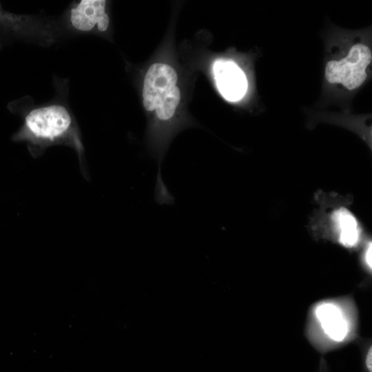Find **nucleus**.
<instances>
[{"label": "nucleus", "mask_w": 372, "mask_h": 372, "mask_svg": "<svg viewBox=\"0 0 372 372\" xmlns=\"http://www.w3.org/2000/svg\"><path fill=\"white\" fill-rule=\"evenodd\" d=\"M214 79L221 95L236 102L246 94L247 80L243 71L232 61L218 59L213 66Z\"/></svg>", "instance_id": "obj_4"}, {"label": "nucleus", "mask_w": 372, "mask_h": 372, "mask_svg": "<svg viewBox=\"0 0 372 372\" xmlns=\"http://www.w3.org/2000/svg\"><path fill=\"white\" fill-rule=\"evenodd\" d=\"M372 347H371L368 350L366 359L365 364L369 372H372Z\"/></svg>", "instance_id": "obj_8"}, {"label": "nucleus", "mask_w": 372, "mask_h": 372, "mask_svg": "<svg viewBox=\"0 0 372 372\" xmlns=\"http://www.w3.org/2000/svg\"><path fill=\"white\" fill-rule=\"evenodd\" d=\"M330 218L333 229L342 245L352 247L357 245L361 228L358 219L349 210L340 207L332 211Z\"/></svg>", "instance_id": "obj_6"}, {"label": "nucleus", "mask_w": 372, "mask_h": 372, "mask_svg": "<svg viewBox=\"0 0 372 372\" xmlns=\"http://www.w3.org/2000/svg\"><path fill=\"white\" fill-rule=\"evenodd\" d=\"M14 141H26L37 147L66 142L83 154V147L74 128L72 117L63 105L54 104L33 109L25 117L23 126Z\"/></svg>", "instance_id": "obj_1"}, {"label": "nucleus", "mask_w": 372, "mask_h": 372, "mask_svg": "<svg viewBox=\"0 0 372 372\" xmlns=\"http://www.w3.org/2000/svg\"><path fill=\"white\" fill-rule=\"evenodd\" d=\"M336 47L325 62V81L330 85L355 91L370 74L371 48L364 39L358 37Z\"/></svg>", "instance_id": "obj_2"}, {"label": "nucleus", "mask_w": 372, "mask_h": 372, "mask_svg": "<svg viewBox=\"0 0 372 372\" xmlns=\"http://www.w3.org/2000/svg\"><path fill=\"white\" fill-rule=\"evenodd\" d=\"M372 247H371V242H370L368 245L367 249L366 251L365 254V261L366 265H368L370 269L372 267V263H371V253H372Z\"/></svg>", "instance_id": "obj_9"}, {"label": "nucleus", "mask_w": 372, "mask_h": 372, "mask_svg": "<svg viewBox=\"0 0 372 372\" xmlns=\"http://www.w3.org/2000/svg\"><path fill=\"white\" fill-rule=\"evenodd\" d=\"M177 74L171 66L154 63L147 70L143 83V105L156 111L161 121L171 118L179 104L180 92L176 86Z\"/></svg>", "instance_id": "obj_3"}, {"label": "nucleus", "mask_w": 372, "mask_h": 372, "mask_svg": "<svg viewBox=\"0 0 372 372\" xmlns=\"http://www.w3.org/2000/svg\"><path fill=\"white\" fill-rule=\"evenodd\" d=\"M322 329L335 341L342 340L348 331V325L341 311L333 304L319 306L316 311Z\"/></svg>", "instance_id": "obj_7"}, {"label": "nucleus", "mask_w": 372, "mask_h": 372, "mask_svg": "<svg viewBox=\"0 0 372 372\" xmlns=\"http://www.w3.org/2000/svg\"><path fill=\"white\" fill-rule=\"evenodd\" d=\"M104 0H81L71 10L70 21L80 31H90L95 26L103 32L109 25V17L105 12Z\"/></svg>", "instance_id": "obj_5"}]
</instances>
